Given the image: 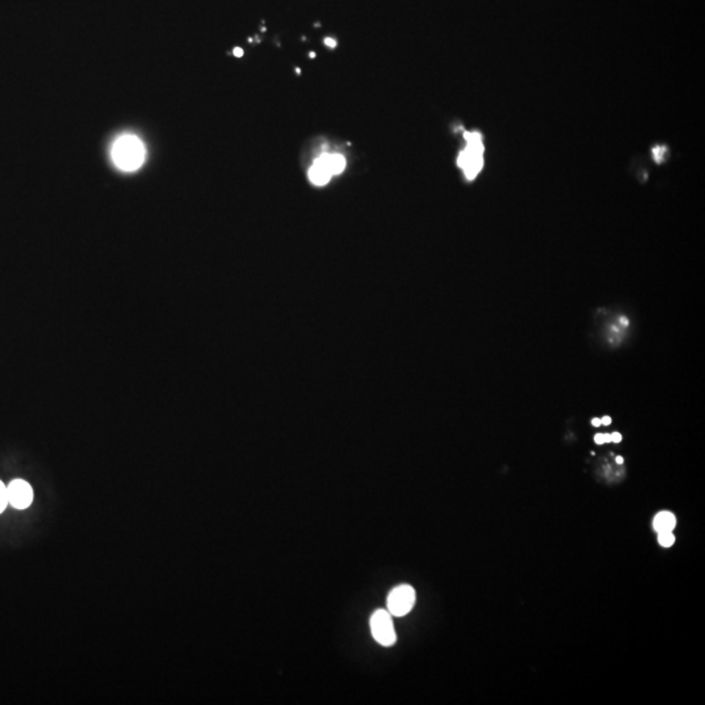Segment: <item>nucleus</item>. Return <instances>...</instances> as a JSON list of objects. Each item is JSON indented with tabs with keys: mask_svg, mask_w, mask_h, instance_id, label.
<instances>
[{
	"mask_svg": "<svg viewBox=\"0 0 705 705\" xmlns=\"http://www.w3.org/2000/svg\"><path fill=\"white\" fill-rule=\"evenodd\" d=\"M114 163L123 171H135L145 161V146L135 135H123L112 148Z\"/></svg>",
	"mask_w": 705,
	"mask_h": 705,
	"instance_id": "1",
	"label": "nucleus"
},
{
	"mask_svg": "<svg viewBox=\"0 0 705 705\" xmlns=\"http://www.w3.org/2000/svg\"><path fill=\"white\" fill-rule=\"evenodd\" d=\"M466 145L457 158L458 168L464 171L468 181H473L481 173L483 168V152L485 146L480 132H465Z\"/></svg>",
	"mask_w": 705,
	"mask_h": 705,
	"instance_id": "2",
	"label": "nucleus"
},
{
	"mask_svg": "<svg viewBox=\"0 0 705 705\" xmlns=\"http://www.w3.org/2000/svg\"><path fill=\"white\" fill-rule=\"evenodd\" d=\"M417 594L411 585L401 584L393 588L387 598V609L392 617H405L416 605Z\"/></svg>",
	"mask_w": 705,
	"mask_h": 705,
	"instance_id": "3",
	"label": "nucleus"
},
{
	"mask_svg": "<svg viewBox=\"0 0 705 705\" xmlns=\"http://www.w3.org/2000/svg\"><path fill=\"white\" fill-rule=\"evenodd\" d=\"M370 627L372 637L383 647H392L397 641L392 615L388 610L379 609L371 615Z\"/></svg>",
	"mask_w": 705,
	"mask_h": 705,
	"instance_id": "4",
	"label": "nucleus"
},
{
	"mask_svg": "<svg viewBox=\"0 0 705 705\" xmlns=\"http://www.w3.org/2000/svg\"><path fill=\"white\" fill-rule=\"evenodd\" d=\"M9 503L17 510H26L33 502L32 486L24 480H15L7 488Z\"/></svg>",
	"mask_w": 705,
	"mask_h": 705,
	"instance_id": "5",
	"label": "nucleus"
},
{
	"mask_svg": "<svg viewBox=\"0 0 705 705\" xmlns=\"http://www.w3.org/2000/svg\"><path fill=\"white\" fill-rule=\"evenodd\" d=\"M318 161H321V163L328 168L329 173L332 174V176H337V174H341L344 171L345 166H346V160H345L344 156L343 154H329V153H324L321 154L319 158H316Z\"/></svg>",
	"mask_w": 705,
	"mask_h": 705,
	"instance_id": "6",
	"label": "nucleus"
},
{
	"mask_svg": "<svg viewBox=\"0 0 705 705\" xmlns=\"http://www.w3.org/2000/svg\"><path fill=\"white\" fill-rule=\"evenodd\" d=\"M675 527H677V517L673 512L661 511L653 519V529L656 530V533L673 532Z\"/></svg>",
	"mask_w": 705,
	"mask_h": 705,
	"instance_id": "7",
	"label": "nucleus"
},
{
	"mask_svg": "<svg viewBox=\"0 0 705 705\" xmlns=\"http://www.w3.org/2000/svg\"><path fill=\"white\" fill-rule=\"evenodd\" d=\"M308 178L311 183L316 185H324L328 183L332 178V174L329 173L328 168H325L321 161H313V166L308 171Z\"/></svg>",
	"mask_w": 705,
	"mask_h": 705,
	"instance_id": "8",
	"label": "nucleus"
},
{
	"mask_svg": "<svg viewBox=\"0 0 705 705\" xmlns=\"http://www.w3.org/2000/svg\"><path fill=\"white\" fill-rule=\"evenodd\" d=\"M658 544L662 546V547H672L675 542V536L673 534V532H662V533H658Z\"/></svg>",
	"mask_w": 705,
	"mask_h": 705,
	"instance_id": "9",
	"label": "nucleus"
},
{
	"mask_svg": "<svg viewBox=\"0 0 705 705\" xmlns=\"http://www.w3.org/2000/svg\"><path fill=\"white\" fill-rule=\"evenodd\" d=\"M9 495H7V488L4 483L0 481V513L4 512V510L9 505Z\"/></svg>",
	"mask_w": 705,
	"mask_h": 705,
	"instance_id": "10",
	"label": "nucleus"
},
{
	"mask_svg": "<svg viewBox=\"0 0 705 705\" xmlns=\"http://www.w3.org/2000/svg\"><path fill=\"white\" fill-rule=\"evenodd\" d=\"M610 438H611L613 443H620L622 441V435L619 433L610 434Z\"/></svg>",
	"mask_w": 705,
	"mask_h": 705,
	"instance_id": "11",
	"label": "nucleus"
},
{
	"mask_svg": "<svg viewBox=\"0 0 705 705\" xmlns=\"http://www.w3.org/2000/svg\"><path fill=\"white\" fill-rule=\"evenodd\" d=\"M594 441H596L597 444H600V446H601V444H605V438H603V434H597V435L594 436Z\"/></svg>",
	"mask_w": 705,
	"mask_h": 705,
	"instance_id": "12",
	"label": "nucleus"
},
{
	"mask_svg": "<svg viewBox=\"0 0 705 705\" xmlns=\"http://www.w3.org/2000/svg\"><path fill=\"white\" fill-rule=\"evenodd\" d=\"M610 424H611V418L610 417L601 418V425L609 426Z\"/></svg>",
	"mask_w": 705,
	"mask_h": 705,
	"instance_id": "13",
	"label": "nucleus"
},
{
	"mask_svg": "<svg viewBox=\"0 0 705 705\" xmlns=\"http://www.w3.org/2000/svg\"><path fill=\"white\" fill-rule=\"evenodd\" d=\"M592 425H593L594 427H600V426H601V419H600V418H593V419H592Z\"/></svg>",
	"mask_w": 705,
	"mask_h": 705,
	"instance_id": "14",
	"label": "nucleus"
},
{
	"mask_svg": "<svg viewBox=\"0 0 705 705\" xmlns=\"http://www.w3.org/2000/svg\"><path fill=\"white\" fill-rule=\"evenodd\" d=\"M325 43L328 45L329 48H333L336 46V42L333 40H330V38H327V40H325Z\"/></svg>",
	"mask_w": 705,
	"mask_h": 705,
	"instance_id": "15",
	"label": "nucleus"
},
{
	"mask_svg": "<svg viewBox=\"0 0 705 705\" xmlns=\"http://www.w3.org/2000/svg\"><path fill=\"white\" fill-rule=\"evenodd\" d=\"M603 438H605V443H611V438H610V434H603Z\"/></svg>",
	"mask_w": 705,
	"mask_h": 705,
	"instance_id": "16",
	"label": "nucleus"
},
{
	"mask_svg": "<svg viewBox=\"0 0 705 705\" xmlns=\"http://www.w3.org/2000/svg\"><path fill=\"white\" fill-rule=\"evenodd\" d=\"M234 54H235V55L241 56L242 54H243V51H242L241 48H235V50H234Z\"/></svg>",
	"mask_w": 705,
	"mask_h": 705,
	"instance_id": "17",
	"label": "nucleus"
},
{
	"mask_svg": "<svg viewBox=\"0 0 705 705\" xmlns=\"http://www.w3.org/2000/svg\"><path fill=\"white\" fill-rule=\"evenodd\" d=\"M615 461H617L618 464H623V463H625V460H623V457L622 456H618L617 458H615Z\"/></svg>",
	"mask_w": 705,
	"mask_h": 705,
	"instance_id": "18",
	"label": "nucleus"
}]
</instances>
